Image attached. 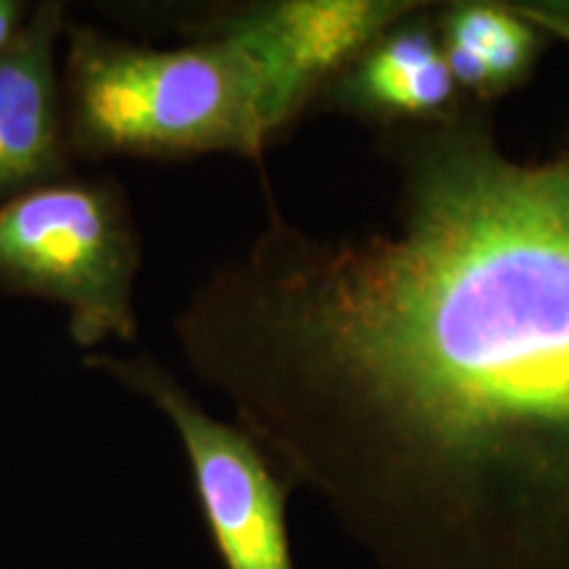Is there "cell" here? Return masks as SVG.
I'll return each mask as SVG.
<instances>
[{
  "label": "cell",
  "instance_id": "obj_6",
  "mask_svg": "<svg viewBox=\"0 0 569 569\" xmlns=\"http://www.w3.org/2000/svg\"><path fill=\"white\" fill-rule=\"evenodd\" d=\"M67 13L56 0L30 9L0 53V206L69 177L67 119L56 51Z\"/></svg>",
  "mask_w": 569,
  "mask_h": 569
},
{
  "label": "cell",
  "instance_id": "obj_9",
  "mask_svg": "<svg viewBox=\"0 0 569 569\" xmlns=\"http://www.w3.org/2000/svg\"><path fill=\"white\" fill-rule=\"evenodd\" d=\"M511 9L549 40L553 38L569 46V0H528V3H511Z\"/></svg>",
  "mask_w": 569,
  "mask_h": 569
},
{
  "label": "cell",
  "instance_id": "obj_2",
  "mask_svg": "<svg viewBox=\"0 0 569 569\" xmlns=\"http://www.w3.org/2000/svg\"><path fill=\"white\" fill-rule=\"evenodd\" d=\"M61 90L69 151L84 159H259L280 138L264 67L222 32L151 48L71 27Z\"/></svg>",
  "mask_w": 569,
  "mask_h": 569
},
{
  "label": "cell",
  "instance_id": "obj_1",
  "mask_svg": "<svg viewBox=\"0 0 569 569\" xmlns=\"http://www.w3.org/2000/svg\"><path fill=\"white\" fill-rule=\"evenodd\" d=\"M390 222H267L174 332L238 427L401 569H569V140L382 127Z\"/></svg>",
  "mask_w": 569,
  "mask_h": 569
},
{
  "label": "cell",
  "instance_id": "obj_4",
  "mask_svg": "<svg viewBox=\"0 0 569 569\" xmlns=\"http://www.w3.org/2000/svg\"><path fill=\"white\" fill-rule=\"evenodd\" d=\"M84 365L151 401L180 436L198 498L227 569H293L284 490L272 461L238 425L211 417L151 356H84Z\"/></svg>",
  "mask_w": 569,
  "mask_h": 569
},
{
  "label": "cell",
  "instance_id": "obj_5",
  "mask_svg": "<svg viewBox=\"0 0 569 569\" xmlns=\"http://www.w3.org/2000/svg\"><path fill=\"white\" fill-rule=\"evenodd\" d=\"M425 6L411 0H269L211 13L203 30L230 34L261 61L282 134L369 42Z\"/></svg>",
  "mask_w": 569,
  "mask_h": 569
},
{
  "label": "cell",
  "instance_id": "obj_8",
  "mask_svg": "<svg viewBox=\"0 0 569 569\" xmlns=\"http://www.w3.org/2000/svg\"><path fill=\"white\" fill-rule=\"evenodd\" d=\"M446 63L461 96L475 103L507 96L536 69L549 38L498 0L448 3L436 19Z\"/></svg>",
  "mask_w": 569,
  "mask_h": 569
},
{
  "label": "cell",
  "instance_id": "obj_3",
  "mask_svg": "<svg viewBox=\"0 0 569 569\" xmlns=\"http://www.w3.org/2000/svg\"><path fill=\"white\" fill-rule=\"evenodd\" d=\"M138 267V230L113 182L63 177L0 206V288L63 306L77 346L134 340Z\"/></svg>",
  "mask_w": 569,
  "mask_h": 569
},
{
  "label": "cell",
  "instance_id": "obj_7",
  "mask_svg": "<svg viewBox=\"0 0 569 569\" xmlns=\"http://www.w3.org/2000/svg\"><path fill=\"white\" fill-rule=\"evenodd\" d=\"M430 9V6H425ZM425 9L369 42L322 90L336 111L382 127L419 124L446 117L459 101L436 21Z\"/></svg>",
  "mask_w": 569,
  "mask_h": 569
},
{
  "label": "cell",
  "instance_id": "obj_10",
  "mask_svg": "<svg viewBox=\"0 0 569 569\" xmlns=\"http://www.w3.org/2000/svg\"><path fill=\"white\" fill-rule=\"evenodd\" d=\"M27 13H30V6L21 3V0H0V53L17 34Z\"/></svg>",
  "mask_w": 569,
  "mask_h": 569
}]
</instances>
